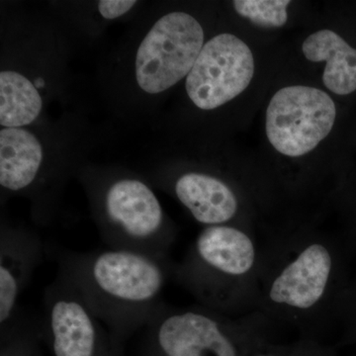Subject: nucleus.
<instances>
[{
	"label": "nucleus",
	"mask_w": 356,
	"mask_h": 356,
	"mask_svg": "<svg viewBox=\"0 0 356 356\" xmlns=\"http://www.w3.org/2000/svg\"><path fill=\"white\" fill-rule=\"evenodd\" d=\"M339 270L336 245L324 234H276L261 242L257 312L306 336L322 331L339 306Z\"/></svg>",
	"instance_id": "1"
},
{
	"label": "nucleus",
	"mask_w": 356,
	"mask_h": 356,
	"mask_svg": "<svg viewBox=\"0 0 356 356\" xmlns=\"http://www.w3.org/2000/svg\"><path fill=\"white\" fill-rule=\"evenodd\" d=\"M43 100L34 84L19 72L0 74V124L4 128H21L38 118Z\"/></svg>",
	"instance_id": "14"
},
{
	"label": "nucleus",
	"mask_w": 356,
	"mask_h": 356,
	"mask_svg": "<svg viewBox=\"0 0 356 356\" xmlns=\"http://www.w3.org/2000/svg\"><path fill=\"white\" fill-rule=\"evenodd\" d=\"M97 185L93 192L96 218L105 245L170 257L177 233L151 187L130 177Z\"/></svg>",
	"instance_id": "5"
},
{
	"label": "nucleus",
	"mask_w": 356,
	"mask_h": 356,
	"mask_svg": "<svg viewBox=\"0 0 356 356\" xmlns=\"http://www.w3.org/2000/svg\"><path fill=\"white\" fill-rule=\"evenodd\" d=\"M202 26L185 13L159 18L136 55V79L149 95L163 92L188 76L204 47Z\"/></svg>",
	"instance_id": "7"
},
{
	"label": "nucleus",
	"mask_w": 356,
	"mask_h": 356,
	"mask_svg": "<svg viewBox=\"0 0 356 356\" xmlns=\"http://www.w3.org/2000/svg\"><path fill=\"white\" fill-rule=\"evenodd\" d=\"M307 60L325 62L323 81L325 88L339 95L356 90V50L332 30L310 35L302 46Z\"/></svg>",
	"instance_id": "13"
},
{
	"label": "nucleus",
	"mask_w": 356,
	"mask_h": 356,
	"mask_svg": "<svg viewBox=\"0 0 356 356\" xmlns=\"http://www.w3.org/2000/svg\"><path fill=\"white\" fill-rule=\"evenodd\" d=\"M136 3L130 0H102L98 3V10L105 19L113 20L129 13Z\"/></svg>",
	"instance_id": "17"
},
{
	"label": "nucleus",
	"mask_w": 356,
	"mask_h": 356,
	"mask_svg": "<svg viewBox=\"0 0 356 356\" xmlns=\"http://www.w3.org/2000/svg\"><path fill=\"white\" fill-rule=\"evenodd\" d=\"M234 8L250 22L262 27H282L287 22L289 0H236Z\"/></svg>",
	"instance_id": "16"
},
{
	"label": "nucleus",
	"mask_w": 356,
	"mask_h": 356,
	"mask_svg": "<svg viewBox=\"0 0 356 356\" xmlns=\"http://www.w3.org/2000/svg\"><path fill=\"white\" fill-rule=\"evenodd\" d=\"M46 245L38 234L2 224L0 233V330L19 317V301L37 267L43 261Z\"/></svg>",
	"instance_id": "10"
},
{
	"label": "nucleus",
	"mask_w": 356,
	"mask_h": 356,
	"mask_svg": "<svg viewBox=\"0 0 356 356\" xmlns=\"http://www.w3.org/2000/svg\"><path fill=\"white\" fill-rule=\"evenodd\" d=\"M254 74V56L248 44L224 33L204 44L185 88L198 108L216 109L245 91Z\"/></svg>",
	"instance_id": "9"
},
{
	"label": "nucleus",
	"mask_w": 356,
	"mask_h": 356,
	"mask_svg": "<svg viewBox=\"0 0 356 356\" xmlns=\"http://www.w3.org/2000/svg\"><path fill=\"white\" fill-rule=\"evenodd\" d=\"M336 104L321 89L305 86L278 90L266 110V135L276 151L290 158L310 153L331 133Z\"/></svg>",
	"instance_id": "8"
},
{
	"label": "nucleus",
	"mask_w": 356,
	"mask_h": 356,
	"mask_svg": "<svg viewBox=\"0 0 356 356\" xmlns=\"http://www.w3.org/2000/svg\"><path fill=\"white\" fill-rule=\"evenodd\" d=\"M261 242L241 227H205L175 264L172 280L197 302L228 317L257 312Z\"/></svg>",
	"instance_id": "3"
},
{
	"label": "nucleus",
	"mask_w": 356,
	"mask_h": 356,
	"mask_svg": "<svg viewBox=\"0 0 356 356\" xmlns=\"http://www.w3.org/2000/svg\"><path fill=\"white\" fill-rule=\"evenodd\" d=\"M172 188L178 201L204 228L222 225L238 227L240 198L222 178L209 173L187 172L173 180Z\"/></svg>",
	"instance_id": "11"
},
{
	"label": "nucleus",
	"mask_w": 356,
	"mask_h": 356,
	"mask_svg": "<svg viewBox=\"0 0 356 356\" xmlns=\"http://www.w3.org/2000/svg\"><path fill=\"white\" fill-rule=\"evenodd\" d=\"M41 327L25 314L0 330V356H43L40 341Z\"/></svg>",
	"instance_id": "15"
},
{
	"label": "nucleus",
	"mask_w": 356,
	"mask_h": 356,
	"mask_svg": "<svg viewBox=\"0 0 356 356\" xmlns=\"http://www.w3.org/2000/svg\"><path fill=\"white\" fill-rule=\"evenodd\" d=\"M58 271L81 293L96 317L121 343L146 327L163 303L175 264L132 250H54Z\"/></svg>",
	"instance_id": "2"
},
{
	"label": "nucleus",
	"mask_w": 356,
	"mask_h": 356,
	"mask_svg": "<svg viewBox=\"0 0 356 356\" xmlns=\"http://www.w3.org/2000/svg\"><path fill=\"white\" fill-rule=\"evenodd\" d=\"M38 138L22 128L0 131V185L8 193L37 189L43 163Z\"/></svg>",
	"instance_id": "12"
},
{
	"label": "nucleus",
	"mask_w": 356,
	"mask_h": 356,
	"mask_svg": "<svg viewBox=\"0 0 356 356\" xmlns=\"http://www.w3.org/2000/svg\"><path fill=\"white\" fill-rule=\"evenodd\" d=\"M259 312L243 317L163 302L143 329L140 356H243L273 327Z\"/></svg>",
	"instance_id": "4"
},
{
	"label": "nucleus",
	"mask_w": 356,
	"mask_h": 356,
	"mask_svg": "<svg viewBox=\"0 0 356 356\" xmlns=\"http://www.w3.org/2000/svg\"><path fill=\"white\" fill-rule=\"evenodd\" d=\"M297 353H293L292 356L296 355ZM252 356H284L283 355H280L277 353H257V355H252Z\"/></svg>",
	"instance_id": "18"
},
{
	"label": "nucleus",
	"mask_w": 356,
	"mask_h": 356,
	"mask_svg": "<svg viewBox=\"0 0 356 356\" xmlns=\"http://www.w3.org/2000/svg\"><path fill=\"white\" fill-rule=\"evenodd\" d=\"M40 327L54 356H126L124 343L58 271L44 289Z\"/></svg>",
	"instance_id": "6"
}]
</instances>
